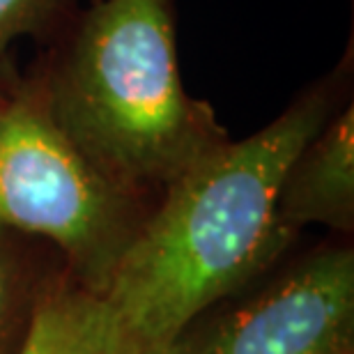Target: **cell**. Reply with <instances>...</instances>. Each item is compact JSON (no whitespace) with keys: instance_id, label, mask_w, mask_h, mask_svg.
I'll list each match as a JSON object with an SVG mask.
<instances>
[{"instance_id":"obj_1","label":"cell","mask_w":354,"mask_h":354,"mask_svg":"<svg viewBox=\"0 0 354 354\" xmlns=\"http://www.w3.org/2000/svg\"><path fill=\"white\" fill-rule=\"evenodd\" d=\"M352 48L267 127L173 180L106 276L99 299L120 354H168L184 329L288 242L276 216L299 150L345 104Z\"/></svg>"},{"instance_id":"obj_2","label":"cell","mask_w":354,"mask_h":354,"mask_svg":"<svg viewBox=\"0 0 354 354\" xmlns=\"http://www.w3.org/2000/svg\"><path fill=\"white\" fill-rule=\"evenodd\" d=\"M28 79L90 164L138 198L228 140L184 88L168 0H97Z\"/></svg>"},{"instance_id":"obj_3","label":"cell","mask_w":354,"mask_h":354,"mask_svg":"<svg viewBox=\"0 0 354 354\" xmlns=\"http://www.w3.org/2000/svg\"><path fill=\"white\" fill-rule=\"evenodd\" d=\"M145 216L143 198L99 173L19 79L0 109V230L51 239L99 292Z\"/></svg>"},{"instance_id":"obj_4","label":"cell","mask_w":354,"mask_h":354,"mask_svg":"<svg viewBox=\"0 0 354 354\" xmlns=\"http://www.w3.org/2000/svg\"><path fill=\"white\" fill-rule=\"evenodd\" d=\"M352 322L354 256L329 249L182 354H348Z\"/></svg>"},{"instance_id":"obj_5","label":"cell","mask_w":354,"mask_h":354,"mask_svg":"<svg viewBox=\"0 0 354 354\" xmlns=\"http://www.w3.org/2000/svg\"><path fill=\"white\" fill-rule=\"evenodd\" d=\"M276 216L292 232L322 223L334 230L354 225V106H341L290 164L276 198Z\"/></svg>"},{"instance_id":"obj_6","label":"cell","mask_w":354,"mask_h":354,"mask_svg":"<svg viewBox=\"0 0 354 354\" xmlns=\"http://www.w3.org/2000/svg\"><path fill=\"white\" fill-rule=\"evenodd\" d=\"M19 354H120L97 292L60 288L35 308Z\"/></svg>"},{"instance_id":"obj_7","label":"cell","mask_w":354,"mask_h":354,"mask_svg":"<svg viewBox=\"0 0 354 354\" xmlns=\"http://www.w3.org/2000/svg\"><path fill=\"white\" fill-rule=\"evenodd\" d=\"M76 0H0V60L21 37H41L69 24Z\"/></svg>"},{"instance_id":"obj_8","label":"cell","mask_w":354,"mask_h":354,"mask_svg":"<svg viewBox=\"0 0 354 354\" xmlns=\"http://www.w3.org/2000/svg\"><path fill=\"white\" fill-rule=\"evenodd\" d=\"M10 276H12L10 260H7L3 246H0V354L5 352L7 327H10V308H12V281H10Z\"/></svg>"},{"instance_id":"obj_9","label":"cell","mask_w":354,"mask_h":354,"mask_svg":"<svg viewBox=\"0 0 354 354\" xmlns=\"http://www.w3.org/2000/svg\"><path fill=\"white\" fill-rule=\"evenodd\" d=\"M17 86H19V76L14 74V69L7 65L3 58L0 60V109H3L7 99L12 97V92Z\"/></svg>"}]
</instances>
